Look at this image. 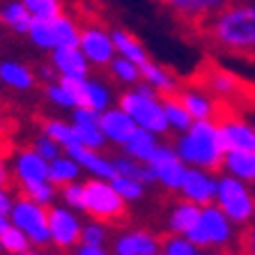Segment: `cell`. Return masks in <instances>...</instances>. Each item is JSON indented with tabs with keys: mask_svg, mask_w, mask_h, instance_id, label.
<instances>
[{
	"mask_svg": "<svg viewBox=\"0 0 255 255\" xmlns=\"http://www.w3.org/2000/svg\"><path fill=\"white\" fill-rule=\"evenodd\" d=\"M198 30L221 53L255 58V0H230Z\"/></svg>",
	"mask_w": 255,
	"mask_h": 255,
	"instance_id": "1",
	"label": "cell"
},
{
	"mask_svg": "<svg viewBox=\"0 0 255 255\" xmlns=\"http://www.w3.org/2000/svg\"><path fill=\"white\" fill-rule=\"evenodd\" d=\"M172 145L186 166L207 168L216 172L223 166L226 145L221 138L219 120H193V125L186 131L175 133Z\"/></svg>",
	"mask_w": 255,
	"mask_h": 255,
	"instance_id": "2",
	"label": "cell"
},
{
	"mask_svg": "<svg viewBox=\"0 0 255 255\" xmlns=\"http://www.w3.org/2000/svg\"><path fill=\"white\" fill-rule=\"evenodd\" d=\"M186 237L200 246V251H214V253L242 251V228L216 202L200 209V219Z\"/></svg>",
	"mask_w": 255,
	"mask_h": 255,
	"instance_id": "3",
	"label": "cell"
},
{
	"mask_svg": "<svg viewBox=\"0 0 255 255\" xmlns=\"http://www.w3.org/2000/svg\"><path fill=\"white\" fill-rule=\"evenodd\" d=\"M118 104L133 118V122L140 129L154 131L161 138L170 133L166 111H163V97L149 88L145 81H140L133 88H122V92L118 95Z\"/></svg>",
	"mask_w": 255,
	"mask_h": 255,
	"instance_id": "4",
	"label": "cell"
},
{
	"mask_svg": "<svg viewBox=\"0 0 255 255\" xmlns=\"http://www.w3.org/2000/svg\"><path fill=\"white\" fill-rule=\"evenodd\" d=\"M85 182V209L83 216L88 219L106 221L111 226L125 223L129 216V202L118 193L111 179L104 177H88Z\"/></svg>",
	"mask_w": 255,
	"mask_h": 255,
	"instance_id": "5",
	"label": "cell"
},
{
	"mask_svg": "<svg viewBox=\"0 0 255 255\" xmlns=\"http://www.w3.org/2000/svg\"><path fill=\"white\" fill-rule=\"evenodd\" d=\"M216 205L230 216L239 228H249L255 223V186L228 172H219Z\"/></svg>",
	"mask_w": 255,
	"mask_h": 255,
	"instance_id": "6",
	"label": "cell"
},
{
	"mask_svg": "<svg viewBox=\"0 0 255 255\" xmlns=\"http://www.w3.org/2000/svg\"><path fill=\"white\" fill-rule=\"evenodd\" d=\"M9 221L25 232L37 251L51 249V230H48V207L35 202L32 198L21 196L14 198L9 209Z\"/></svg>",
	"mask_w": 255,
	"mask_h": 255,
	"instance_id": "7",
	"label": "cell"
},
{
	"mask_svg": "<svg viewBox=\"0 0 255 255\" xmlns=\"http://www.w3.org/2000/svg\"><path fill=\"white\" fill-rule=\"evenodd\" d=\"M83 214L67 207L65 202H55L48 207V230H51V249L71 253L76 251L83 235Z\"/></svg>",
	"mask_w": 255,
	"mask_h": 255,
	"instance_id": "8",
	"label": "cell"
},
{
	"mask_svg": "<svg viewBox=\"0 0 255 255\" xmlns=\"http://www.w3.org/2000/svg\"><path fill=\"white\" fill-rule=\"evenodd\" d=\"M198 81H200L226 108H237L244 99H249V97H246L249 95V85L244 83V78L237 76L235 71L226 69V67L214 65V62L200 71Z\"/></svg>",
	"mask_w": 255,
	"mask_h": 255,
	"instance_id": "9",
	"label": "cell"
},
{
	"mask_svg": "<svg viewBox=\"0 0 255 255\" xmlns=\"http://www.w3.org/2000/svg\"><path fill=\"white\" fill-rule=\"evenodd\" d=\"M147 166L152 170V179L159 189H163L166 193H177L182 177L186 172L184 159L177 154V149L172 142H159V147L152 152V156L147 159Z\"/></svg>",
	"mask_w": 255,
	"mask_h": 255,
	"instance_id": "10",
	"label": "cell"
},
{
	"mask_svg": "<svg viewBox=\"0 0 255 255\" xmlns=\"http://www.w3.org/2000/svg\"><path fill=\"white\" fill-rule=\"evenodd\" d=\"M78 46L85 53V58L90 60L92 69H108V65L118 55L113 30H108L106 25L97 23V21H85L83 23Z\"/></svg>",
	"mask_w": 255,
	"mask_h": 255,
	"instance_id": "11",
	"label": "cell"
},
{
	"mask_svg": "<svg viewBox=\"0 0 255 255\" xmlns=\"http://www.w3.org/2000/svg\"><path fill=\"white\" fill-rule=\"evenodd\" d=\"M216 189H219V172L189 166L175 196L196 202L200 207H207V205H214V200H216Z\"/></svg>",
	"mask_w": 255,
	"mask_h": 255,
	"instance_id": "12",
	"label": "cell"
},
{
	"mask_svg": "<svg viewBox=\"0 0 255 255\" xmlns=\"http://www.w3.org/2000/svg\"><path fill=\"white\" fill-rule=\"evenodd\" d=\"M161 242L154 230L147 228H122L111 239V253L115 255H161Z\"/></svg>",
	"mask_w": 255,
	"mask_h": 255,
	"instance_id": "13",
	"label": "cell"
},
{
	"mask_svg": "<svg viewBox=\"0 0 255 255\" xmlns=\"http://www.w3.org/2000/svg\"><path fill=\"white\" fill-rule=\"evenodd\" d=\"M177 97L186 106L193 120H219L226 111V106L221 104L216 97L209 92L200 81H191V83H182Z\"/></svg>",
	"mask_w": 255,
	"mask_h": 255,
	"instance_id": "14",
	"label": "cell"
},
{
	"mask_svg": "<svg viewBox=\"0 0 255 255\" xmlns=\"http://www.w3.org/2000/svg\"><path fill=\"white\" fill-rule=\"evenodd\" d=\"M9 161H12V177L18 189L39 179H48V159H44L32 145L16 147Z\"/></svg>",
	"mask_w": 255,
	"mask_h": 255,
	"instance_id": "15",
	"label": "cell"
},
{
	"mask_svg": "<svg viewBox=\"0 0 255 255\" xmlns=\"http://www.w3.org/2000/svg\"><path fill=\"white\" fill-rule=\"evenodd\" d=\"M219 129L226 149L255 147V125L251 120L242 118L237 108H226L219 118Z\"/></svg>",
	"mask_w": 255,
	"mask_h": 255,
	"instance_id": "16",
	"label": "cell"
},
{
	"mask_svg": "<svg viewBox=\"0 0 255 255\" xmlns=\"http://www.w3.org/2000/svg\"><path fill=\"white\" fill-rule=\"evenodd\" d=\"M51 65L55 67L60 78H71V81H83L92 74V65L81 51V46H58L51 51Z\"/></svg>",
	"mask_w": 255,
	"mask_h": 255,
	"instance_id": "17",
	"label": "cell"
},
{
	"mask_svg": "<svg viewBox=\"0 0 255 255\" xmlns=\"http://www.w3.org/2000/svg\"><path fill=\"white\" fill-rule=\"evenodd\" d=\"M99 127H101V133L106 136L108 145H115V147H122L131 138V133L138 129L133 118H131L120 104L106 108V111L99 115Z\"/></svg>",
	"mask_w": 255,
	"mask_h": 255,
	"instance_id": "18",
	"label": "cell"
},
{
	"mask_svg": "<svg viewBox=\"0 0 255 255\" xmlns=\"http://www.w3.org/2000/svg\"><path fill=\"white\" fill-rule=\"evenodd\" d=\"M226 2H230V0H163L168 12L175 14L182 23L196 25V28H200Z\"/></svg>",
	"mask_w": 255,
	"mask_h": 255,
	"instance_id": "19",
	"label": "cell"
},
{
	"mask_svg": "<svg viewBox=\"0 0 255 255\" xmlns=\"http://www.w3.org/2000/svg\"><path fill=\"white\" fill-rule=\"evenodd\" d=\"M78 88H81V106H88L92 111H97V113H104L106 108L118 104L120 92H115L113 81H106V78L90 74L88 78H83L78 83Z\"/></svg>",
	"mask_w": 255,
	"mask_h": 255,
	"instance_id": "20",
	"label": "cell"
},
{
	"mask_svg": "<svg viewBox=\"0 0 255 255\" xmlns=\"http://www.w3.org/2000/svg\"><path fill=\"white\" fill-rule=\"evenodd\" d=\"M99 115L97 111L88 106H78L71 111V125L76 127V133H78V140L81 145L85 147H95V149H104L108 145L106 136L101 133V127H99Z\"/></svg>",
	"mask_w": 255,
	"mask_h": 255,
	"instance_id": "21",
	"label": "cell"
},
{
	"mask_svg": "<svg viewBox=\"0 0 255 255\" xmlns=\"http://www.w3.org/2000/svg\"><path fill=\"white\" fill-rule=\"evenodd\" d=\"M81 81H71V78H53L44 83V99L58 111H74L81 106Z\"/></svg>",
	"mask_w": 255,
	"mask_h": 255,
	"instance_id": "22",
	"label": "cell"
},
{
	"mask_svg": "<svg viewBox=\"0 0 255 255\" xmlns=\"http://www.w3.org/2000/svg\"><path fill=\"white\" fill-rule=\"evenodd\" d=\"M69 154L76 156V161L81 163L83 172L88 177H104L111 179L115 175V161L113 156L104 154V149H95V147H85V145H78V147L65 149Z\"/></svg>",
	"mask_w": 255,
	"mask_h": 255,
	"instance_id": "23",
	"label": "cell"
},
{
	"mask_svg": "<svg viewBox=\"0 0 255 255\" xmlns=\"http://www.w3.org/2000/svg\"><path fill=\"white\" fill-rule=\"evenodd\" d=\"M39 83L35 69L18 60H0V85L14 92H30Z\"/></svg>",
	"mask_w": 255,
	"mask_h": 255,
	"instance_id": "24",
	"label": "cell"
},
{
	"mask_svg": "<svg viewBox=\"0 0 255 255\" xmlns=\"http://www.w3.org/2000/svg\"><path fill=\"white\" fill-rule=\"evenodd\" d=\"M200 205L177 196V200L172 202L166 214V230L175 232V235H189V230L200 219Z\"/></svg>",
	"mask_w": 255,
	"mask_h": 255,
	"instance_id": "25",
	"label": "cell"
},
{
	"mask_svg": "<svg viewBox=\"0 0 255 255\" xmlns=\"http://www.w3.org/2000/svg\"><path fill=\"white\" fill-rule=\"evenodd\" d=\"M142 81L152 90H156L161 97L177 95L179 88H182V78L172 69H168L166 65H159L154 60H147V62L142 65Z\"/></svg>",
	"mask_w": 255,
	"mask_h": 255,
	"instance_id": "26",
	"label": "cell"
},
{
	"mask_svg": "<svg viewBox=\"0 0 255 255\" xmlns=\"http://www.w3.org/2000/svg\"><path fill=\"white\" fill-rule=\"evenodd\" d=\"M221 172H228L232 177H239L255 186V147L226 149Z\"/></svg>",
	"mask_w": 255,
	"mask_h": 255,
	"instance_id": "27",
	"label": "cell"
},
{
	"mask_svg": "<svg viewBox=\"0 0 255 255\" xmlns=\"http://www.w3.org/2000/svg\"><path fill=\"white\" fill-rule=\"evenodd\" d=\"M85 172L83 168H81V163L76 161V156L69 154V152H62V154H58L55 159L48 161V179L53 182L55 186H62L65 184H71V182H76V179H81Z\"/></svg>",
	"mask_w": 255,
	"mask_h": 255,
	"instance_id": "28",
	"label": "cell"
},
{
	"mask_svg": "<svg viewBox=\"0 0 255 255\" xmlns=\"http://www.w3.org/2000/svg\"><path fill=\"white\" fill-rule=\"evenodd\" d=\"M0 23L14 35H25L32 23V14L23 5V0H5L0 5Z\"/></svg>",
	"mask_w": 255,
	"mask_h": 255,
	"instance_id": "29",
	"label": "cell"
},
{
	"mask_svg": "<svg viewBox=\"0 0 255 255\" xmlns=\"http://www.w3.org/2000/svg\"><path fill=\"white\" fill-rule=\"evenodd\" d=\"M159 142H161V136H156L154 131H147V129H140V127H138V129L131 133L129 140L120 149L138 161H147L149 156H152V152L159 147Z\"/></svg>",
	"mask_w": 255,
	"mask_h": 255,
	"instance_id": "30",
	"label": "cell"
},
{
	"mask_svg": "<svg viewBox=\"0 0 255 255\" xmlns=\"http://www.w3.org/2000/svg\"><path fill=\"white\" fill-rule=\"evenodd\" d=\"M106 71L111 81L120 88H133L142 81V65H138L129 58H122V55H115V60L108 65Z\"/></svg>",
	"mask_w": 255,
	"mask_h": 255,
	"instance_id": "31",
	"label": "cell"
},
{
	"mask_svg": "<svg viewBox=\"0 0 255 255\" xmlns=\"http://www.w3.org/2000/svg\"><path fill=\"white\" fill-rule=\"evenodd\" d=\"M113 39H115L118 55L133 60V62H138V65H145V62L149 60V53H147V48H145V44H142L136 35H131L129 30L113 28Z\"/></svg>",
	"mask_w": 255,
	"mask_h": 255,
	"instance_id": "32",
	"label": "cell"
},
{
	"mask_svg": "<svg viewBox=\"0 0 255 255\" xmlns=\"http://www.w3.org/2000/svg\"><path fill=\"white\" fill-rule=\"evenodd\" d=\"M0 249L7 255H32L37 251L28 235L14 223H9L5 230L0 232Z\"/></svg>",
	"mask_w": 255,
	"mask_h": 255,
	"instance_id": "33",
	"label": "cell"
},
{
	"mask_svg": "<svg viewBox=\"0 0 255 255\" xmlns=\"http://www.w3.org/2000/svg\"><path fill=\"white\" fill-rule=\"evenodd\" d=\"M28 42L32 44L39 51H46L51 53L55 46H58V39H55V28H53V18H32L28 32Z\"/></svg>",
	"mask_w": 255,
	"mask_h": 255,
	"instance_id": "34",
	"label": "cell"
},
{
	"mask_svg": "<svg viewBox=\"0 0 255 255\" xmlns=\"http://www.w3.org/2000/svg\"><path fill=\"white\" fill-rule=\"evenodd\" d=\"M42 131H46L48 136H53L55 140L62 145V149H71V147H78V145H81L76 127L71 125V120L46 118V120H42Z\"/></svg>",
	"mask_w": 255,
	"mask_h": 255,
	"instance_id": "35",
	"label": "cell"
},
{
	"mask_svg": "<svg viewBox=\"0 0 255 255\" xmlns=\"http://www.w3.org/2000/svg\"><path fill=\"white\" fill-rule=\"evenodd\" d=\"M163 111H166V120H168V129L170 133H182L193 125V118L186 111V106L182 104L177 95H168L163 97Z\"/></svg>",
	"mask_w": 255,
	"mask_h": 255,
	"instance_id": "36",
	"label": "cell"
},
{
	"mask_svg": "<svg viewBox=\"0 0 255 255\" xmlns=\"http://www.w3.org/2000/svg\"><path fill=\"white\" fill-rule=\"evenodd\" d=\"M53 28H55V39H58V46H78L83 23H81L76 16H71V14L62 12L60 16L53 18ZM58 46H55V48H58Z\"/></svg>",
	"mask_w": 255,
	"mask_h": 255,
	"instance_id": "37",
	"label": "cell"
},
{
	"mask_svg": "<svg viewBox=\"0 0 255 255\" xmlns=\"http://www.w3.org/2000/svg\"><path fill=\"white\" fill-rule=\"evenodd\" d=\"M111 239H113V226L99 219H88L83 223V235L81 244L85 246H101V249L111 251Z\"/></svg>",
	"mask_w": 255,
	"mask_h": 255,
	"instance_id": "38",
	"label": "cell"
},
{
	"mask_svg": "<svg viewBox=\"0 0 255 255\" xmlns=\"http://www.w3.org/2000/svg\"><path fill=\"white\" fill-rule=\"evenodd\" d=\"M111 184L118 189V193L129 205L131 202H140L142 198L147 196V189H149L147 182H142L138 177H129V175H122V172H115L113 177H111Z\"/></svg>",
	"mask_w": 255,
	"mask_h": 255,
	"instance_id": "39",
	"label": "cell"
},
{
	"mask_svg": "<svg viewBox=\"0 0 255 255\" xmlns=\"http://www.w3.org/2000/svg\"><path fill=\"white\" fill-rule=\"evenodd\" d=\"M21 193L32 198V200L44 205V207H51V205H55L60 200V186H55L51 179H39V182L21 186Z\"/></svg>",
	"mask_w": 255,
	"mask_h": 255,
	"instance_id": "40",
	"label": "cell"
},
{
	"mask_svg": "<svg viewBox=\"0 0 255 255\" xmlns=\"http://www.w3.org/2000/svg\"><path fill=\"white\" fill-rule=\"evenodd\" d=\"M115 161V172H122V175H129V177H138L142 182H147L149 186L154 184V179H152V170H149L147 161H138L129 154H122L120 156H113Z\"/></svg>",
	"mask_w": 255,
	"mask_h": 255,
	"instance_id": "41",
	"label": "cell"
},
{
	"mask_svg": "<svg viewBox=\"0 0 255 255\" xmlns=\"http://www.w3.org/2000/svg\"><path fill=\"white\" fill-rule=\"evenodd\" d=\"M161 253L163 255H198L202 253L200 246L191 242L186 235H175V232H168L163 242H161Z\"/></svg>",
	"mask_w": 255,
	"mask_h": 255,
	"instance_id": "42",
	"label": "cell"
},
{
	"mask_svg": "<svg viewBox=\"0 0 255 255\" xmlns=\"http://www.w3.org/2000/svg\"><path fill=\"white\" fill-rule=\"evenodd\" d=\"M32 18H55L65 12V0H23Z\"/></svg>",
	"mask_w": 255,
	"mask_h": 255,
	"instance_id": "43",
	"label": "cell"
},
{
	"mask_svg": "<svg viewBox=\"0 0 255 255\" xmlns=\"http://www.w3.org/2000/svg\"><path fill=\"white\" fill-rule=\"evenodd\" d=\"M60 202H65L67 207L78 209L83 214L85 209V182L83 179H76L71 184H65L60 189Z\"/></svg>",
	"mask_w": 255,
	"mask_h": 255,
	"instance_id": "44",
	"label": "cell"
},
{
	"mask_svg": "<svg viewBox=\"0 0 255 255\" xmlns=\"http://www.w3.org/2000/svg\"><path fill=\"white\" fill-rule=\"evenodd\" d=\"M30 145H32V147H35L37 152H39L44 159H48V161L55 159L58 154H62V152H65V149H62V145H60L53 136H48L46 131H39V133L30 140Z\"/></svg>",
	"mask_w": 255,
	"mask_h": 255,
	"instance_id": "45",
	"label": "cell"
},
{
	"mask_svg": "<svg viewBox=\"0 0 255 255\" xmlns=\"http://www.w3.org/2000/svg\"><path fill=\"white\" fill-rule=\"evenodd\" d=\"M242 251L255 255V223L242 230Z\"/></svg>",
	"mask_w": 255,
	"mask_h": 255,
	"instance_id": "46",
	"label": "cell"
},
{
	"mask_svg": "<svg viewBox=\"0 0 255 255\" xmlns=\"http://www.w3.org/2000/svg\"><path fill=\"white\" fill-rule=\"evenodd\" d=\"M14 182L12 177V161L5 156V152H0V184L9 186Z\"/></svg>",
	"mask_w": 255,
	"mask_h": 255,
	"instance_id": "47",
	"label": "cell"
},
{
	"mask_svg": "<svg viewBox=\"0 0 255 255\" xmlns=\"http://www.w3.org/2000/svg\"><path fill=\"white\" fill-rule=\"evenodd\" d=\"M35 74H37V78H39L42 83H48V81L58 78V71H55V67L51 65V60H46V62H42V65H37Z\"/></svg>",
	"mask_w": 255,
	"mask_h": 255,
	"instance_id": "48",
	"label": "cell"
},
{
	"mask_svg": "<svg viewBox=\"0 0 255 255\" xmlns=\"http://www.w3.org/2000/svg\"><path fill=\"white\" fill-rule=\"evenodd\" d=\"M12 202H14V196H12V191H9V186L0 184V212L9 214V209H12Z\"/></svg>",
	"mask_w": 255,
	"mask_h": 255,
	"instance_id": "49",
	"label": "cell"
},
{
	"mask_svg": "<svg viewBox=\"0 0 255 255\" xmlns=\"http://www.w3.org/2000/svg\"><path fill=\"white\" fill-rule=\"evenodd\" d=\"M74 253H78V255H108L111 251L101 249V246H85V244H78Z\"/></svg>",
	"mask_w": 255,
	"mask_h": 255,
	"instance_id": "50",
	"label": "cell"
},
{
	"mask_svg": "<svg viewBox=\"0 0 255 255\" xmlns=\"http://www.w3.org/2000/svg\"><path fill=\"white\" fill-rule=\"evenodd\" d=\"M12 221H9V214H5V212H0V232L5 230L7 226H9Z\"/></svg>",
	"mask_w": 255,
	"mask_h": 255,
	"instance_id": "51",
	"label": "cell"
},
{
	"mask_svg": "<svg viewBox=\"0 0 255 255\" xmlns=\"http://www.w3.org/2000/svg\"><path fill=\"white\" fill-rule=\"evenodd\" d=\"M0 32H2V23H0Z\"/></svg>",
	"mask_w": 255,
	"mask_h": 255,
	"instance_id": "52",
	"label": "cell"
},
{
	"mask_svg": "<svg viewBox=\"0 0 255 255\" xmlns=\"http://www.w3.org/2000/svg\"><path fill=\"white\" fill-rule=\"evenodd\" d=\"M253 115H255V113H253ZM253 125H255V118H253Z\"/></svg>",
	"mask_w": 255,
	"mask_h": 255,
	"instance_id": "53",
	"label": "cell"
},
{
	"mask_svg": "<svg viewBox=\"0 0 255 255\" xmlns=\"http://www.w3.org/2000/svg\"><path fill=\"white\" fill-rule=\"evenodd\" d=\"M0 253H2V249H0Z\"/></svg>",
	"mask_w": 255,
	"mask_h": 255,
	"instance_id": "54",
	"label": "cell"
}]
</instances>
